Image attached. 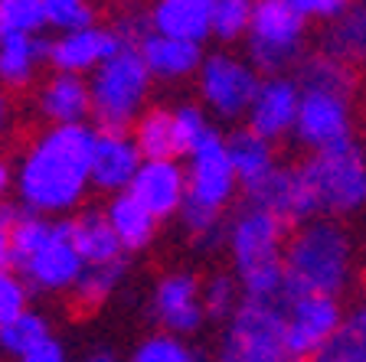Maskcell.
<instances>
[{
	"label": "cell",
	"instance_id": "cell-1",
	"mask_svg": "<svg viewBox=\"0 0 366 362\" xmlns=\"http://www.w3.org/2000/svg\"><path fill=\"white\" fill-rule=\"evenodd\" d=\"M95 141L85 124H59L46 131L20 166V199L33 212H66L82 199L92 183Z\"/></svg>",
	"mask_w": 366,
	"mask_h": 362
},
{
	"label": "cell",
	"instance_id": "cell-2",
	"mask_svg": "<svg viewBox=\"0 0 366 362\" xmlns=\"http://www.w3.org/2000/svg\"><path fill=\"white\" fill-rule=\"evenodd\" d=\"M282 226L262 209H245L232 226V258L252 301H297L285 287Z\"/></svg>",
	"mask_w": 366,
	"mask_h": 362
},
{
	"label": "cell",
	"instance_id": "cell-3",
	"mask_svg": "<svg viewBox=\"0 0 366 362\" xmlns=\"http://www.w3.org/2000/svg\"><path fill=\"white\" fill-rule=\"evenodd\" d=\"M350 274V245L334 222H311L285 251V287L291 297H334Z\"/></svg>",
	"mask_w": 366,
	"mask_h": 362
},
{
	"label": "cell",
	"instance_id": "cell-4",
	"mask_svg": "<svg viewBox=\"0 0 366 362\" xmlns=\"http://www.w3.org/2000/svg\"><path fill=\"white\" fill-rule=\"evenodd\" d=\"M291 303L245 297L226 333L219 362H301L288 346Z\"/></svg>",
	"mask_w": 366,
	"mask_h": 362
},
{
	"label": "cell",
	"instance_id": "cell-5",
	"mask_svg": "<svg viewBox=\"0 0 366 362\" xmlns=\"http://www.w3.org/2000/svg\"><path fill=\"white\" fill-rule=\"evenodd\" d=\"M147 85H151V69L134 46H124L118 56L102 62L92 79V114L102 124V131L124 134L128 121L144 101Z\"/></svg>",
	"mask_w": 366,
	"mask_h": 362
},
{
	"label": "cell",
	"instance_id": "cell-6",
	"mask_svg": "<svg viewBox=\"0 0 366 362\" xmlns=\"http://www.w3.org/2000/svg\"><path fill=\"white\" fill-rule=\"evenodd\" d=\"M317 212H353L366 203V157L353 141L314 151L301 164Z\"/></svg>",
	"mask_w": 366,
	"mask_h": 362
},
{
	"label": "cell",
	"instance_id": "cell-7",
	"mask_svg": "<svg viewBox=\"0 0 366 362\" xmlns=\"http://www.w3.org/2000/svg\"><path fill=\"white\" fill-rule=\"evenodd\" d=\"M305 16L291 0H255L249 26V53L262 72H282L297 56Z\"/></svg>",
	"mask_w": 366,
	"mask_h": 362
},
{
	"label": "cell",
	"instance_id": "cell-8",
	"mask_svg": "<svg viewBox=\"0 0 366 362\" xmlns=\"http://www.w3.org/2000/svg\"><path fill=\"white\" fill-rule=\"evenodd\" d=\"M199 89H203V99L209 101V108L216 114L236 118V114L252 108L262 82L245 62L216 53L199 66Z\"/></svg>",
	"mask_w": 366,
	"mask_h": 362
},
{
	"label": "cell",
	"instance_id": "cell-9",
	"mask_svg": "<svg viewBox=\"0 0 366 362\" xmlns=\"http://www.w3.org/2000/svg\"><path fill=\"white\" fill-rule=\"evenodd\" d=\"M295 134L311 151L350 141V99L334 91H301Z\"/></svg>",
	"mask_w": 366,
	"mask_h": 362
},
{
	"label": "cell",
	"instance_id": "cell-10",
	"mask_svg": "<svg viewBox=\"0 0 366 362\" xmlns=\"http://www.w3.org/2000/svg\"><path fill=\"white\" fill-rule=\"evenodd\" d=\"M245 196H249V209H262L282 222H301L317 212V203H314L301 166L297 170H278L274 166L265 180L245 186Z\"/></svg>",
	"mask_w": 366,
	"mask_h": 362
},
{
	"label": "cell",
	"instance_id": "cell-11",
	"mask_svg": "<svg viewBox=\"0 0 366 362\" xmlns=\"http://www.w3.org/2000/svg\"><path fill=\"white\" fill-rule=\"evenodd\" d=\"M343 317L334 297L324 294H307L297 297L288 310V346L297 359H314L320 349L327 346V340L340 330Z\"/></svg>",
	"mask_w": 366,
	"mask_h": 362
},
{
	"label": "cell",
	"instance_id": "cell-12",
	"mask_svg": "<svg viewBox=\"0 0 366 362\" xmlns=\"http://www.w3.org/2000/svg\"><path fill=\"white\" fill-rule=\"evenodd\" d=\"M236 166H232V157H229V147L216 131L199 141V147L190 154V196L199 199V203L219 209L229 196H232V186H236Z\"/></svg>",
	"mask_w": 366,
	"mask_h": 362
},
{
	"label": "cell",
	"instance_id": "cell-13",
	"mask_svg": "<svg viewBox=\"0 0 366 362\" xmlns=\"http://www.w3.org/2000/svg\"><path fill=\"white\" fill-rule=\"evenodd\" d=\"M128 193L154 219H164L170 212L183 209V203L190 196V183L174 160H144Z\"/></svg>",
	"mask_w": 366,
	"mask_h": 362
},
{
	"label": "cell",
	"instance_id": "cell-14",
	"mask_svg": "<svg viewBox=\"0 0 366 362\" xmlns=\"http://www.w3.org/2000/svg\"><path fill=\"white\" fill-rule=\"evenodd\" d=\"M26 278L43 291H62V287H76V281L82 278L85 261L72 245V222H56L53 241L33 258L26 268Z\"/></svg>",
	"mask_w": 366,
	"mask_h": 362
},
{
	"label": "cell",
	"instance_id": "cell-15",
	"mask_svg": "<svg viewBox=\"0 0 366 362\" xmlns=\"http://www.w3.org/2000/svg\"><path fill=\"white\" fill-rule=\"evenodd\" d=\"M297 108H301L297 85L288 79H268V82H262L259 95L249 108V128L265 141L285 137L297 124Z\"/></svg>",
	"mask_w": 366,
	"mask_h": 362
},
{
	"label": "cell",
	"instance_id": "cell-16",
	"mask_svg": "<svg viewBox=\"0 0 366 362\" xmlns=\"http://www.w3.org/2000/svg\"><path fill=\"white\" fill-rule=\"evenodd\" d=\"M124 49L122 36L114 30H76V33H62L53 43V53H49V62H53L59 72H69V76H79L85 69H99L102 62H108L112 56H118Z\"/></svg>",
	"mask_w": 366,
	"mask_h": 362
},
{
	"label": "cell",
	"instance_id": "cell-17",
	"mask_svg": "<svg viewBox=\"0 0 366 362\" xmlns=\"http://www.w3.org/2000/svg\"><path fill=\"white\" fill-rule=\"evenodd\" d=\"M137 170H141V151L137 144L124 134H108L102 131L95 141V157H92V183L99 189H131Z\"/></svg>",
	"mask_w": 366,
	"mask_h": 362
},
{
	"label": "cell",
	"instance_id": "cell-18",
	"mask_svg": "<svg viewBox=\"0 0 366 362\" xmlns=\"http://www.w3.org/2000/svg\"><path fill=\"white\" fill-rule=\"evenodd\" d=\"M154 310L160 323L174 333H190L203 323V303H199L197 281L190 274H170L160 281L154 294Z\"/></svg>",
	"mask_w": 366,
	"mask_h": 362
},
{
	"label": "cell",
	"instance_id": "cell-19",
	"mask_svg": "<svg viewBox=\"0 0 366 362\" xmlns=\"http://www.w3.org/2000/svg\"><path fill=\"white\" fill-rule=\"evenodd\" d=\"M151 20L164 36L203 43L213 33V0H157Z\"/></svg>",
	"mask_w": 366,
	"mask_h": 362
},
{
	"label": "cell",
	"instance_id": "cell-20",
	"mask_svg": "<svg viewBox=\"0 0 366 362\" xmlns=\"http://www.w3.org/2000/svg\"><path fill=\"white\" fill-rule=\"evenodd\" d=\"M137 49H141V56H144L151 76H157V79H183V76H190V72H197V69L203 66L199 43L164 36V33H157V30L137 46Z\"/></svg>",
	"mask_w": 366,
	"mask_h": 362
},
{
	"label": "cell",
	"instance_id": "cell-21",
	"mask_svg": "<svg viewBox=\"0 0 366 362\" xmlns=\"http://www.w3.org/2000/svg\"><path fill=\"white\" fill-rule=\"evenodd\" d=\"M39 108L56 124H82V118L92 111V89L79 76H56L39 95Z\"/></svg>",
	"mask_w": 366,
	"mask_h": 362
},
{
	"label": "cell",
	"instance_id": "cell-22",
	"mask_svg": "<svg viewBox=\"0 0 366 362\" xmlns=\"http://www.w3.org/2000/svg\"><path fill=\"white\" fill-rule=\"evenodd\" d=\"M72 245L85 264H112L122 258V241L102 212H82L72 222Z\"/></svg>",
	"mask_w": 366,
	"mask_h": 362
},
{
	"label": "cell",
	"instance_id": "cell-23",
	"mask_svg": "<svg viewBox=\"0 0 366 362\" xmlns=\"http://www.w3.org/2000/svg\"><path fill=\"white\" fill-rule=\"evenodd\" d=\"M229 157H232V166H236V176L252 186V183L265 180L268 174L274 170L272 164V141H265L262 134H255L252 128L232 131L226 141Z\"/></svg>",
	"mask_w": 366,
	"mask_h": 362
},
{
	"label": "cell",
	"instance_id": "cell-24",
	"mask_svg": "<svg viewBox=\"0 0 366 362\" xmlns=\"http://www.w3.org/2000/svg\"><path fill=\"white\" fill-rule=\"evenodd\" d=\"M49 53H53V43H43L26 33H10L0 43V82L23 85L33 76V66L39 59H49Z\"/></svg>",
	"mask_w": 366,
	"mask_h": 362
},
{
	"label": "cell",
	"instance_id": "cell-25",
	"mask_svg": "<svg viewBox=\"0 0 366 362\" xmlns=\"http://www.w3.org/2000/svg\"><path fill=\"white\" fill-rule=\"evenodd\" d=\"M108 222H112L114 235L122 241V248L134 251V248H144L147 241L154 235V216L137 203L131 193H118L108 206Z\"/></svg>",
	"mask_w": 366,
	"mask_h": 362
},
{
	"label": "cell",
	"instance_id": "cell-26",
	"mask_svg": "<svg viewBox=\"0 0 366 362\" xmlns=\"http://www.w3.org/2000/svg\"><path fill=\"white\" fill-rule=\"evenodd\" d=\"M353 79L350 66L337 56L324 53V56H311L301 66V91H334V95H353Z\"/></svg>",
	"mask_w": 366,
	"mask_h": 362
},
{
	"label": "cell",
	"instance_id": "cell-27",
	"mask_svg": "<svg viewBox=\"0 0 366 362\" xmlns=\"http://www.w3.org/2000/svg\"><path fill=\"white\" fill-rule=\"evenodd\" d=\"M311 362H366V303L343 320Z\"/></svg>",
	"mask_w": 366,
	"mask_h": 362
},
{
	"label": "cell",
	"instance_id": "cell-28",
	"mask_svg": "<svg viewBox=\"0 0 366 362\" xmlns=\"http://www.w3.org/2000/svg\"><path fill=\"white\" fill-rule=\"evenodd\" d=\"M134 144L144 160H170L177 154V141H174V114L170 111H147L144 118L137 121V134Z\"/></svg>",
	"mask_w": 366,
	"mask_h": 362
},
{
	"label": "cell",
	"instance_id": "cell-29",
	"mask_svg": "<svg viewBox=\"0 0 366 362\" xmlns=\"http://www.w3.org/2000/svg\"><path fill=\"white\" fill-rule=\"evenodd\" d=\"M53 235H56L53 222L39 219V212H33V209L26 212V216L10 228V248H14V264L16 268H26V264H30L33 258H36L39 251L53 241Z\"/></svg>",
	"mask_w": 366,
	"mask_h": 362
},
{
	"label": "cell",
	"instance_id": "cell-30",
	"mask_svg": "<svg viewBox=\"0 0 366 362\" xmlns=\"http://www.w3.org/2000/svg\"><path fill=\"white\" fill-rule=\"evenodd\" d=\"M330 56L366 62V4L353 7L330 33Z\"/></svg>",
	"mask_w": 366,
	"mask_h": 362
},
{
	"label": "cell",
	"instance_id": "cell-31",
	"mask_svg": "<svg viewBox=\"0 0 366 362\" xmlns=\"http://www.w3.org/2000/svg\"><path fill=\"white\" fill-rule=\"evenodd\" d=\"M124 274V261L118 258V261L112 264H85L82 278L76 281V297L82 307H95V303H102L108 294L114 291V284L122 281Z\"/></svg>",
	"mask_w": 366,
	"mask_h": 362
},
{
	"label": "cell",
	"instance_id": "cell-32",
	"mask_svg": "<svg viewBox=\"0 0 366 362\" xmlns=\"http://www.w3.org/2000/svg\"><path fill=\"white\" fill-rule=\"evenodd\" d=\"M43 340H49V330H46V320L36 317V313H23V317H16L14 323L0 326V346L7 349V353H30L33 346H39Z\"/></svg>",
	"mask_w": 366,
	"mask_h": 362
},
{
	"label": "cell",
	"instance_id": "cell-33",
	"mask_svg": "<svg viewBox=\"0 0 366 362\" xmlns=\"http://www.w3.org/2000/svg\"><path fill=\"white\" fill-rule=\"evenodd\" d=\"M255 0H213V33L219 39H236L249 33Z\"/></svg>",
	"mask_w": 366,
	"mask_h": 362
},
{
	"label": "cell",
	"instance_id": "cell-34",
	"mask_svg": "<svg viewBox=\"0 0 366 362\" xmlns=\"http://www.w3.org/2000/svg\"><path fill=\"white\" fill-rule=\"evenodd\" d=\"M0 20L7 33H33L46 26V0H0Z\"/></svg>",
	"mask_w": 366,
	"mask_h": 362
},
{
	"label": "cell",
	"instance_id": "cell-35",
	"mask_svg": "<svg viewBox=\"0 0 366 362\" xmlns=\"http://www.w3.org/2000/svg\"><path fill=\"white\" fill-rule=\"evenodd\" d=\"M209 124H206L203 111L193 105H183L180 111H174V141H177V154H193L199 147L206 134H209Z\"/></svg>",
	"mask_w": 366,
	"mask_h": 362
},
{
	"label": "cell",
	"instance_id": "cell-36",
	"mask_svg": "<svg viewBox=\"0 0 366 362\" xmlns=\"http://www.w3.org/2000/svg\"><path fill=\"white\" fill-rule=\"evenodd\" d=\"M46 23L62 33H76L92 26V7L85 0H46Z\"/></svg>",
	"mask_w": 366,
	"mask_h": 362
},
{
	"label": "cell",
	"instance_id": "cell-37",
	"mask_svg": "<svg viewBox=\"0 0 366 362\" xmlns=\"http://www.w3.org/2000/svg\"><path fill=\"white\" fill-rule=\"evenodd\" d=\"M131 362H193V353L174 336H154L137 349Z\"/></svg>",
	"mask_w": 366,
	"mask_h": 362
},
{
	"label": "cell",
	"instance_id": "cell-38",
	"mask_svg": "<svg viewBox=\"0 0 366 362\" xmlns=\"http://www.w3.org/2000/svg\"><path fill=\"white\" fill-rule=\"evenodd\" d=\"M23 313H26V291H23L20 278H14L10 271H0V326L14 323Z\"/></svg>",
	"mask_w": 366,
	"mask_h": 362
},
{
	"label": "cell",
	"instance_id": "cell-39",
	"mask_svg": "<svg viewBox=\"0 0 366 362\" xmlns=\"http://www.w3.org/2000/svg\"><path fill=\"white\" fill-rule=\"evenodd\" d=\"M183 222L193 228V232H199L206 238V235L216 232V222H219V209H213V206L199 203V199L187 196V203H183Z\"/></svg>",
	"mask_w": 366,
	"mask_h": 362
},
{
	"label": "cell",
	"instance_id": "cell-40",
	"mask_svg": "<svg viewBox=\"0 0 366 362\" xmlns=\"http://www.w3.org/2000/svg\"><path fill=\"white\" fill-rule=\"evenodd\" d=\"M232 303H236V287H232V281L229 278H213L209 284H206V310L213 313V317H222V313H229L232 310Z\"/></svg>",
	"mask_w": 366,
	"mask_h": 362
},
{
	"label": "cell",
	"instance_id": "cell-41",
	"mask_svg": "<svg viewBox=\"0 0 366 362\" xmlns=\"http://www.w3.org/2000/svg\"><path fill=\"white\" fill-rule=\"evenodd\" d=\"M291 4L307 20V16H340L350 0H291Z\"/></svg>",
	"mask_w": 366,
	"mask_h": 362
},
{
	"label": "cell",
	"instance_id": "cell-42",
	"mask_svg": "<svg viewBox=\"0 0 366 362\" xmlns=\"http://www.w3.org/2000/svg\"><path fill=\"white\" fill-rule=\"evenodd\" d=\"M20 362H66V353H62V346L56 340H43L30 353H23Z\"/></svg>",
	"mask_w": 366,
	"mask_h": 362
},
{
	"label": "cell",
	"instance_id": "cell-43",
	"mask_svg": "<svg viewBox=\"0 0 366 362\" xmlns=\"http://www.w3.org/2000/svg\"><path fill=\"white\" fill-rule=\"evenodd\" d=\"M7 264H14V248H10V228L0 226V271H7Z\"/></svg>",
	"mask_w": 366,
	"mask_h": 362
},
{
	"label": "cell",
	"instance_id": "cell-44",
	"mask_svg": "<svg viewBox=\"0 0 366 362\" xmlns=\"http://www.w3.org/2000/svg\"><path fill=\"white\" fill-rule=\"evenodd\" d=\"M7 186H10V170H7V164H0V199H4Z\"/></svg>",
	"mask_w": 366,
	"mask_h": 362
},
{
	"label": "cell",
	"instance_id": "cell-45",
	"mask_svg": "<svg viewBox=\"0 0 366 362\" xmlns=\"http://www.w3.org/2000/svg\"><path fill=\"white\" fill-rule=\"evenodd\" d=\"M82 362H114L108 353H95V356H89V359H82Z\"/></svg>",
	"mask_w": 366,
	"mask_h": 362
},
{
	"label": "cell",
	"instance_id": "cell-46",
	"mask_svg": "<svg viewBox=\"0 0 366 362\" xmlns=\"http://www.w3.org/2000/svg\"><path fill=\"white\" fill-rule=\"evenodd\" d=\"M7 36H10V33H7V26H4V20H0V43H4Z\"/></svg>",
	"mask_w": 366,
	"mask_h": 362
},
{
	"label": "cell",
	"instance_id": "cell-47",
	"mask_svg": "<svg viewBox=\"0 0 366 362\" xmlns=\"http://www.w3.org/2000/svg\"><path fill=\"white\" fill-rule=\"evenodd\" d=\"M0 128H4V99H0Z\"/></svg>",
	"mask_w": 366,
	"mask_h": 362
}]
</instances>
